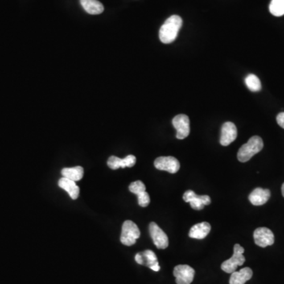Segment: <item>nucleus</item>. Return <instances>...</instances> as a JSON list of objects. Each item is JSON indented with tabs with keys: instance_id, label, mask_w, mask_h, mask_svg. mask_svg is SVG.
<instances>
[{
	"instance_id": "4be33fe9",
	"label": "nucleus",
	"mask_w": 284,
	"mask_h": 284,
	"mask_svg": "<svg viewBox=\"0 0 284 284\" xmlns=\"http://www.w3.org/2000/svg\"><path fill=\"white\" fill-rule=\"evenodd\" d=\"M129 190L130 192L137 195V194H141V193L145 192L146 187H145L143 182L138 180L132 182L131 184L129 185Z\"/></svg>"
},
{
	"instance_id": "423d86ee",
	"label": "nucleus",
	"mask_w": 284,
	"mask_h": 284,
	"mask_svg": "<svg viewBox=\"0 0 284 284\" xmlns=\"http://www.w3.org/2000/svg\"><path fill=\"white\" fill-rule=\"evenodd\" d=\"M253 238H254L255 244L262 248H265V247L274 244V234L267 227H258L255 230Z\"/></svg>"
},
{
	"instance_id": "20e7f679",
	"label": "nucleus",
	"mask_w": 284,
	"mask_h": 284,
	"mask_svg": "<svg viewBox=\"0 0 284 284\" xmlns=\"http://www.w3.org/2000/svg\"><path fill=\"white\" fill-rule=\"evenodd\" d=\"M245 249L239 244L234 246V254L231 258L224 261L221 265V269L227 273H233L238 266H242L245 262V258L243 256Z\"/></svg>"
},
{
	"instance_id": "4468645a",
	"label": "nucleus",
	"mask_w": 284,
	"mask_h": 284,
	"mask_svg": "<svg viewBox=\"0 0 284 284\" xmlns=\"http://www.w3.org/2000/svg\"><path fill=\"white\" fill-rule=\"evenodd\" d=\"M75 181L71 180L68 178H61L59 180V186L61 189L66 190L68 193L69 195L72 198L73 200H76L79 198L80 189L79 186H77Z\"/></svg>"
},
{
	"instance_id": "393cba45",
	"label": "nucleus",
	"mask_w": 284,
	"mask_h": 284,
	"mask_svg": "<svg viewBox=\"0 0 284 284\" xmlns=\"http://www.w3.org/2000/svg\"><path fill=\"white\" fill-rule=\"evenodd\" d=\"M282 194H283V196H284V184H283V186H282Z\"/></svg>"
},
{
	"instance_id": "1a4fd4ad",
	"label": "nucleus",
	"mask_w": 284,
	"mask_h": 284,
	"mask_svg": "<svg viewBox=\"0 0 284 284\" xmlns=\"http://www.w3.org/2000/svg\"><path fill=\"white\" fill-rule=\"evenodd\" d=\"M174 276L177 284H190L194 281L195 271L186 265H179L174 267Z\"/></svg>"
},
{
	"instance_id": "aec40b11",
	"label": "nucleus",
	"mask_w": 284,
	"mask_h": 284,
	"mask_svg": "<svg viewBox=\"0 0 284 284\" xmlns=\"http://www.w3.org/2000/svg\"><path fill=\"white\" fill-rule=\"evenodd\" d=\"M245 84L252 92H259L261 89V83L260 79L255 75H249L245 78Z\"/></svg>"
},
{
	"instance_id": "0eeeda50",
	"label": "nucleus",
	"mask_w": 284,
	"mask_h": 284,
	"mask_svg": "<svg viewBox=\"0 0 284 284\" xmlns=\"http://www.w3.org/2000/svg\"><path fill=\"white\" fill-rule=\"evenodd\" d=\"M172 124L176 129V137L178 139H185L190 134V119L183 114L178 115L173 119Z\"/></svg>"
},
{
	"instance_id": "a211bd4d",
	"label": "nucleus",
	"mask_w": 284,
	"mask_h": 284,
	"mask_svg": "<svg viewBox=\"0 0 284 284\" xmlns=\"http://www.w3.org/2000/svg\"><path fill=\"white\" fill-rule=\"evenodd\" d=\"M141 254L142 257V261H143L142 265L149 267L152 270L155 271V272L160 271L161 267H160L159 262L154 252L148 249V250L144 251L143 253H141Z\"/></svg>"
},
{
	"instance_id": "412c9836",
	"label": "nucleus",
	"mask_w": 284,
	"mask_h": 284,
	"mask_svg": "<svg viewBox=\"0 0 284 284\" xmlns=\"http://www.w3.org/2000/svg\"><path fill=\"white\" fill-rule=\"evenodd\" d=\"M271 14L276 17H281L284 14V0H272L269 5Z\"/></svg>"
},
{
	"instance_id": "f257e3e1",
	"label": "nucleus",
	"mask_w": 284,
	"mask_h": 284,
	"mask_svg": "<svg viewBox=\"0 0 284 284\" xmlns=\"http://www.w3.org/2000/svg\"><path fill=\"white\" fill-rule=\"evenodd\" d=\"M182 26V19L178 15L170 16L161 26L159 37L163 43H170L176 39L178 32Z\"/></svg>"
},
{
	"instance_id": "9d476101",
	"label": "nucleus",
	"mask_w": 284,
	"mask_h": 284,
	"mask_svg": "<svg viewBox=\"0 0 284 284\" xmlns=\"http://www.w3.org/2000/svg\"><path fill=\"white\" fill-rule=\"evenodd\" d=\"M154 166L158 170H165L170 174L178 172L180 168L179 161L173 157H158L154 161Z\"/></svg>"
},
{
	"instance_id": "f8f14e48",
	"label": "nucleus",
	"mask_w": 284,
	"mask_h": 284,
	"mask_svg": "<svg viewBox=\"0 0 284 284\" xmlns=\"http://www.w3.org/2000/svg\"><path fill=\"white\" fill-rule=\"evenodd\" d=\"M136 163V157L133 155H129L124 159H120L117 157H111L108 161V166L112 170H117L119 168L132 167Z\"/></svg>"
},
{
	"instance_id": "39448f33",
	"label": "nucleus",
	"mask_w": 284,
	"mask_h": 284,
	"mask_svg": "<svg viewBox=\"0 0 284 284\" xmlns=\"http://www.w3.org/2000/svg\"><path fill=\"white\" fill-rule=\"evenodd\" d=\"M183 200L190 203V206L195 210H202L204 205L211 204V198L208 195H197L193 190H187L182 196Z\"/></svg>"
},
{
	"instance_id": "f3484780",
	"label": "nucleus",
	"mask_w": 284,
	"mask_h": 284,
	"mask_svg": "<svg viewBox=\"0 0 284 284\" xmlns=\"http://www.w3.org/2000/svg\"><path fill=\"white\" fill-rule=\"evenodd\" d=\"M80 2L88 14L96 15L102 14L104 11V6L98 0H80Z\"/></svg>"
},
{
	"instance_id": "7ed1b4c3",
	"label": "nucleus",
	"mask_w": 284,
	"mask_h": 284,
	"mask_svg": "<svg viewBox=\"0 0 284 284\" xmlns=\"http://www.w3.org/2000/svg\"><path fill=\"white\" fill-rule=\"evenodd\" d=\"M141 236L139 228L131 220H125L122 227L121 243L123 245L130 246L135 244L137 239Z\"/></svg>"
},
{
	"instance_id": "2eb2a0df",
	"label": "nucleus",
	"mask_w": 284,
	"mask_h": 284,
	"mask_svg": "<svg viewBox=\"0 0 284 284\" xmlns=\"http://www.w3.org/2000/svg\"><path fill=\"white\" fill-rule=\"evenodd\" d=\"M210 231L211 225L208 222H202L191 227L189 236L192 239H204L209 234Z\"/></svg>"
},
{
	"instance_id": "6e6552de",
	"label": "nucleus",
	"mask_w": 284,
	"mask_h": 284,
	"mask_svg": "<svg viewBox=\"0 0 284 284\" xmlns=\"http://www.w3.org/2000/svg\"><path fill=\"white\" fill-rule=\"evenodd\" d=\"M149 233L153 239V243L158 249H164L167 248L169 244L167 235L154 222L149 224Z\"/></svg>"
},
{
	"instance_id": "6ab92c4d",
	"label": "nucleus",
	"mask_w": 284,
	"mask_h": 284,
	"mask_svg": "<svg viewBox=\"0 0 284 284\" xmlns=\"http://www.w3.org/2000/svg\"><path fill=\"white\" fill-rule=\"evenodd\" d=\"M62 175L64 178H68L71 180L78 182L83 178L84 175V169L81 166H77L75 167H66L61 171Z\"/></svg>"
},
{
	"instance_id": "ddd939ff",
	"label": "nucleus",
	"mask_w": 284,
	"mask_h": 284,
	"mask_svg": "<svg viewBox=\"0 0 284 284\" xmlns=\"http://www.w3.org/2000/svg\"><path fill=\"white\" fill-rule=\"evenodd\" d=\"M271 197L270 190L268 189L256 188L249 194V200L255 206L265 204Z\"/></svg>"
},
{
	"instance_id": "dca6fc26",
	"label": "nucleus",
	"mask_w": 284,
	"mask_h": 284,
	"mask_svg": "<svg viewBox=\"0 0 284 284\" xmlns=\"http://www.w3.org/2000/svg\"><path fill=\"white\" fill-rule=\"evenodd\" d=\"M253 277V271L249 268H244L239 272L231 273L230 284H244Z\"/></svg>"
},
{
	"instance_id": "b1692460",
	"label": "nucleus",
	"mask_w": 284,
	"mask_h": 284,
	"mask_svg": "<svg viewBox=\"0 0 284 284\" xmlns=\"http://www.w3.org/2000/svg\"><path fill=\"white\" fill-rule=\"evenodd\" d=\"M277 123L284 129V112L279 114L277 117Z\"/></svg>"
},
{
	"instance_id": "5701e85b",
	"label": "nucleus",
	"mask_w": 284,
	"mask_h": 284,
	"mask_svg": "<svg viewBox=\"0 0 284 284\" xmlns=\"http://www.w3.org/2000/svg\"><path fill=\"white\" fill-rule=\"evenodd\" d=\"M137 199H138V204L141 207H147L150 203V198H149V194L146 191L145 192L141 193V194H137Z\"/></svg>"
},
{
	"instance_id": "9b49d317",
	"label": "nucleus",
	"mask_w": 284,
	"mask_h": 284,
	"mask_svg": "<svg viewBox=\"0 0 284 284\" xmlns=\"http://www.w3.org/2000/svg\"><path fill=\"white\" fill-rule=\"evenodd\" d=\"M237 128L231 122L223 124L221 129L220 142L223 146H227L235 141L237 137Z\"/></svg>"
},
{
	"instance_id": "f03ea898",
	"label": "nucleus",
	"mask_w": 284,
	"mask_h": 284,
	"mask_svg": "<svg viewBox=\"0 0 284 284\" xmlns=\"http://www.w3.org/2000/svg\"><path fill=\"white\" fill-rule=\"evenodd\" d=\"M264 147V142L261 137L259 136H253L248 141L247 143L244 144L238 152V160L242 163H245L247 161L260 153Z\"/></svg>"
}]
</instances>
